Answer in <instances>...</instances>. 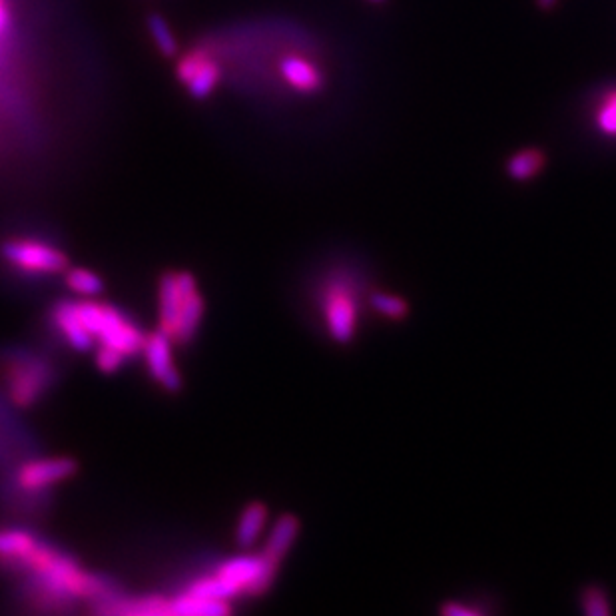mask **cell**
Returning a JSON list of instances; mask_svg holds the SVG:
<instances>
[{
	"instance_id": "4",
	"label": "cell",
	"mask_w": 616,
	"mask_h": 616,
	"mask_svg": "<svg viewBox=\"0 0 616 616\" xmlns=\"http://www.w3.org/2000/svg\"><path fill=\"white\" fill-rule=\"evenodd\" d=\"M76 309L94 349L106 347L126 359L140 355L146 333L124 311L98 298H76Z\"/></svg>"
},
{
	"instance_id": "2",
	"label": "cell",
	"mask_w": 616,
	"mask_h": 616,
	"mask_svg": "<svg viewBox=\"0 0 616 616\" xmlns=\"http://www.w3.org/2000/svg\"><path fill=\"white\" fill-rule=\"evenodd\" d=\"M278 569L280 565L264 553H244L226 559L210 575L196 577L186 589L228 603L240 597H260L272 587Z\"/></svg>"
},
{
	"instance_id": "8",
	"label": "cell",
	"mask_w": 616,
	"mask_h": 616,
	"mask_svg": "<svg viewBox=\"0 0 616 616\" xmlns=\"http://www.w3.org/2000/svg\"><path fill=\"white\" fill-rule=\"evenodd\" d=\"M76 473V461L70 457L28 459L14 471V487L28 495H40L62 485Z\"/></svg>"
},
{
	"instance_id": "1",
	"label": "cell",
	"mask_w": 616,
	"mask_h": 616,
	"mask_svg": "<svg viewBox=\"0 0 616 616\" xmlns=\"http://www.w3.org/2000/svg\"><path fill=\"white\" fill-rule=\"evenodd\" d=\"M0 569L20 575L26 599L40 609L58 611L82 601L96 605L116 591L74 557L22 527H0Z\"/></svg>"
},
{
	"instance_id": "25",
	"label": "cell",
	"mask_w": 616,
	"mask_h": 616,
	"mask_svg": "<svg viewBox=\"0 0 616 616\" xmlns=\"http://www.w3.org/2000/svg\"><path fill=\"white\" fill-rule=\"evenodd\" d=\"M371 2H383V0H371Z\"/></svg>"
},
{
	"instance_id": "24",
	"label": "cell",
	"mask_w": 616,
	"mask_h": 616,
	"mask_svg": "<svg viewBox=\"0 0 616 616\" xmlns=\"http://www.w3.org/2000/svg\"><path fill=\"white\" fill-rule=\"evenodd\" d=\"M557 2H559V0H537V6H539L541 10H545V12H551V10L557 6Z\"/></svg>"
},
{
	"instance_id": "5",
	"label": "cell",
	"mask_w": 616,
	"mask_h": 616,
	"mask_svg": "<svg viewBox=\"0 0 616 616\" xmlns=\"http://www.w3.org/2000/svg\"><path fill=\"white\" fill-rule=\"evenodd\" d=\"M0 256L16 272L34 278L58 276L68 268L66 254L38 238H8L0 246Z\"/></svg>"
},
{
	"instance_id": "3",
	"label": "cell",
	"mask_w": 616,
	"mask_h": 616,
	"mask_svg": "<svg viewBox=\"0 0 616 616\" xmlns=\"http://www.w3.org/2000/svg\"><path fill=\"white\" fill-rule=\"evenodd\" d=\"M158 329H162L176 345H184L198 333L206 300L198 280L186 270H170L158 280Z\"/></svg>"
},
{
	"instance_id": "21",
	"label": "cell",
	"mask_w": 616,
	"mask_h": 616,
	"mask_svg": "<svg viewBox=\"0 0 616 616\" xmlns=\"http://www.w3.org/2000/svg\"><path fill=\"white\" fill-rule=\"evenodd\" d=\"M371 308L375 309L377 313H381L383 317L393 319V321L405 319L407 313H409V304L401 296H393V294H385V292L371 296Z\"/></svg>"
},
{
	"instance_id": "22",
	"label": "cell",
	"mask_w": 616,
	"mask_h": 616,
	"mask_svg": "<svg viewBox=\"0 0 616 616\" xmlns=\"http://www.w3.org/2000/svg\"><path fill=\"white\" fill-rule=\"evenodd\" d=\"M597 126L605 136L616 138V90H611L597 108Z\"/></svg>"
},
{
	"instance_id": "17",
	"label": "cell",
	"mask_w": 616,
	"mask_h": 616,
	"mask_svg": "<svg viewBox=\"0 0 616 616\" xmlns=\"http://www.w3.org/2000/svg\"><path fill=\"white\" fill-rule=\"evenodd\" d=\"M547 164V156L539 148H527L511 156L507 162V174L517 182H527L543 172Z\"/></svg>"
},
{
	"instance_id": "15",
	"label": "cell",
	"mask_w": 616,
	"mask_h": 616,
	"mask_svg": "<svg viewBox=\"0 0 616 616\" xmlns=\"http://www.w3.org/2000/svg\"><path fill=\"white\" fill-rule=\"evenodd\" d=\"M170 603L172 615L178 616H220L232 613V603L192 593L186 587L170 597Z\"/></svg>"
},
{
	"instance_id": "18",
	"label": "cell",
	"mask_w": 616,
	"mask_h": 616,
	"mask_svg": "<svg viewBox=\"0 0 616 616\" xmlns=\"http://www.w3.org/2000/svg\"><path fill=\"white\" fill-rule=\"evenodd\" d=\"M64 282L68 290L78 296V298H98L104 292V282L102 278L88 270V268H78V266H68L64 272Z\"/></svg>"
},
{
	"instance_id": "16",
	"label": "cell",
	"mask_w": 616,
	"mask_h": 616,
	"mask_svg": "<svg viewBox=\"0 0 616 616\" xmlns=\"http://www.w3.org/2000/svg\"><path fill=\"white\" fill-rule=\"evenodd\" d=\"M268 519H270V511L264 503L254 501L248 503L240 517H238V525H236V543L242 549H250L254 547L260 537L266 533L268 529Z\"/></svg>"
},
{
	"instance_id": "12",
	"label": "cell",
	"mask_w": 616,
	"mask_h": 616,
	"mask_svg": "<svg viewBox=\"0 0 616 616\" xmlns=\"http://www.w3.org/2000/svg\"><path fill=\"white\" fill-rule=\"evenodd\" d=\"M96 613L116 616H166L172 615V603L170 597L164 595H120L114 591L106 599L94 605Z\"/></svg>"
},
{
	"instance_id": "23",
	"label": "cell",
	"mask_w": 616,
	"mask_h": 616,
	"mask_svg": "<svg viewBox=\"0 0 616 616\" xmlns=\"http://www.w3.org/2000/svg\"><path fill=\"white\" fill-rule=\"evenodd\" d=\"M441 613H443V615L449 616L477 615V611H473V609H465V607H459V605H455V603H451V605H445V607H441Z\"/></svg>"
},
{
	"instance_id": "6",
	"label": "cell",
	"mask_w": 616,
	"mask_h": 616,
	"mask_svg": "<svg viewBox=\"0 0 616 616\" xmlns=\"http://www.w3.org/2000/svg\"><path fill=\"white\" fill-rule=\"evenodd\" d=\"M0 375L8 399L20 409L36 405L44 397L52 381L50 367L42 359L32 355L10 357L2 365Z\"/></svg>"
},
{
	"instance_id": "14",
	"label": "cell",
	"mask_w": 616,
	"mask_h": 616,
	"mask_svg": "<svg viewBox=\"0 0 616 616\" xmlns=\"http://www.w3.org/2000/svg\"><path fill=\"white\" fill-rule=\"evenodd\" d=\"M300 519L296 515H282L268 531L264 549L260 553H264L268 559H272L274 563H282L284 557L290 553V549L294 547V543L298 541L300 535Z\"/></svg>"
},
{
	"instance_id": "11",
	"label": "cell",
	"mask_w": 616,
	"mask_h": 616,
	"mask_svg": "<svg viewBox=\"0 0 616 616\" xmlns=\"http://www.w3.org/2000/svg\"><path fill=\"white\" fill-rule=\"evenodd\" d=\"M323 317L329 335L337 343H349L357 329V304L353 292L345 284H333L323 298Z\"/></svg>"
},
{
	"instance_id": "10",
	"label": "cell",
	"mask_w": 616,
	"mask_h": 616,
	"mask_svg": "<svg viewBox=\"0 0 616 616\" xmlns=\"http://www.w3.org/2000/svg\"><path fill=\"white\" fill-rule=\"evenodd\" d=\"M278 76L288 90L302 96L319 94L327 84V76L319 60L304 50L286 52L278 60Z\"/></svg>"
},
{
	"instance_id": "19",
	"label": "cell",
	"mask_w": 616,
	"mask_h": 616,
	"mask_svg": "<svg viewBox=\"0 0 616 616\" xmlns=\"http://www.w3.org/2000/svg\"><path fill=\"white\" fill-rule=\"evenodd\" d=\"M148 32L152 42L156 44V50L164 56V58H176L178 56V38L170 26V22L162 16V14H150L146 20Z\"/></svg>"
},
{
	"instance_id": "20",
	"label": "cell",
	"mask_w": 616,
	"mask_h": 616,
	"mask_svg": "<svg viewBox=\"0 0 616 616\" xmlns=\"http://www.w3.org/2000/svg\"><path fill=\"white\" fill-rule=\"evenodd\" d=\"M581 609L587 616H609L613 613L611 599L603 587L589 585L581 593Z\"/></svg>"
},
{
	"instance_id": "9",
	"label": "cell",
	"mask_w": 616,
	"mask_h": 616,
	"mask_svg": "<svg viewBox=\"0 0 616 616\" xmlns=\"http://www.w3.org/2000/svg\"><path fill=\"white\" fill-rule=\"evenodd\" d=\"M174 349H176V343L158 327L144 335V343L140 349V355L144 357V365L150 377L154 379V383H158L162 389L172 391V393L182 387V373L176 365Z\"/></svg>"
},
{
	"instance_id": "13",
	"label": "cell",
	"mask_w": 616,
	"mask_h": 616,
	"mask_svg": "<svg viewBox=\"0 0 616 616\" xmlns=\"http://www.w3.org/2000/svg\"><path fill=\"white\" fill-rule=\"evenodd\" d=\"M50 323L54 327V331L60 335V339L74 351L86 353L94 349L92 339L88 337L78 309H76V300H60L56 302L50 309Z\"/></svg>"
},
{
	"instance_id": "7",
	"label": "cell",
	"mask_w": 616,
	"mask_h": 616,
	"mask_svg": "<svg viewBox=\"0 0 616 616\" xmlns=\"http://www.w3.org/2000/svg\"><path fill=\"white\" fill-rule=\"evenodd\" d=\"M176 78L194 100L210 98L224 78L220 56L208 46L198 44L176 64Z\"/></svg>"
}]
</instances>
